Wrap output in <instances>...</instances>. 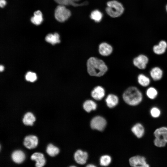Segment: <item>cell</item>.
Listing matches in <instances>:
<instances>
[{"label":"cell","mask_w":167,"mask_h":167,"mask_svg":"<svg viewBox=\"0 0 167 167\" xmlns=\"http://www.w3.org/2000/svg\"><path fill=\"white\" fill-rule=\"evenodd\" d=\"M87 70L91 76L101 77L107 71L108 68L102 60L95 57H91L87 60Z\"/></svg>","instance_id":"6da1fadb"},{"label":"cell","mask_w":167,"mask_h":167,"mask_svg":"<svg viewBox=\"0 0 167 167\" xmlns=\"http://www.w3.org/2000/svg\"><path fill=\"white\" fill-rule=\"evenodd\" d=\"M122 98L124 101L128 105L135 106L141 102L143 95L136 87L132 86L128 88L124 91Z\"/></svg>","instance_id":"7a4b0ae2"},{"label":"cell","mask_w":167,"mask_h":167,"mask_svg":"<svg viewBox=\"0 0 167 167\" xmlns=\"http://www.w3.org/2000/svg\"><path fill=\"white\" fill-rule=\"evenodd\" d=\"M106 11L107 14L111 17L115 18L120 16L124 10L122 5L115 0L109 1L107 3Z\"/></svg>","instance_id":"3957f363"},{"label":"cell","mask_w":167,"mask_h":167,"mask_svg":"<svg viewBox=\"0 0 167 167\" xmlns=\"http://www.w3.org/2000/svg\"><path fill=\"white\" fill-rule=\"evenodd\" d=\"M155 137L154 145L158 147H163L167 143V127H162L157 129L154 133Z\"/></svg>","instance_id":"277c9868"},{"label":"cell","mask_w":167,"mask_h":167,"mask_svg":"<svg viewBox=\"0 0 167 167\" xmlns=\"http://www.w3.org/2000/svg\"><path fill=\"white\" fill-rule=\"evenodd\" d=\"M54 15L57 20L62 22L69 18L71 15V12L64 6L60 5L58 6L55 9Z\"/></svg>","instance_id":"5b68a950"},{"label":"cell","mask_w":167,"mask_h":167,"mask_svg":"<svg viewBox=\"0 0 167 167\" xmlns=\"http://www.w3.org/2000/svg\"><path fill=\"white\" fill-rule=\"evenodd\" d=\"M106 124V122L105 119L100 116L94 117L90 123V126L92 129L101 131L104 129Z\"/></svg>","instance_id":"8992f818"},{"label":"cell","mask_w":167,"mask_h":167,"mask_svg":"<svg viewBox=\"0 0 167 167\" xmlns=\"http://www.w3.org/2000/svg\"><path fill=\"white\" fill-rule=\"evenodd\" d=\"M130 165L133 167H149L145 158L143 156H136L131 157L129 160Z\"/></svg>","instance_id":"52a82bcc"},{"label":"cell","mask_w":167,"mask_h":167,"mask_svg":"<svg viewBox=\"0 0 167 167\" xmlns=\"http://www.w3.org/2000/svg\"><path fill=\"white\" fill-rule=\"evenodd\" d=\"M148 62L147 57L143 54H140L134 59L133 63L138 68L144 69L146 67Z\"/></svg>","instance_id":"ba28073f"},{"label":"cell","mask_w":167,"mask_h":167,"mask_svg":"<svg viewBox=\"0 0 167 167\" xmlns=\"http://www.w3.org/2000/svg\"><path fill=\"white\" fill-rule=\"evenodd\" d=\"M38 143V139L36 136L33 135H29L25 138L24 144L27 148L32 149L35 148Z\"/></svg>","instance_id":"9c48e42d"},{"label":"cell","mask_w":167,"mask_h":167,"mask_svg":"<svg viewBox=\"0 0 167 167\" xmlns=\"http://www.w3.org/2000/svg\"><path fill=\"white\" fill-rule=\"evenodd\" d=\"M88 158V154L80 150H77L74 154V159L76 162L80 165L85 164Z\"/></svg>","instance_id":"30bf717a"},{"label":"cell","mask_w":167,"mask_h":167,"mask_svg":"<svg viewBox=\"0 0 167 167\" xmlns=\"http://www.w3.org/2000/svg\"><path fill=\"white\" fill-rule=\"evenodd\" d=\"M105 90L102 87L98 86L95 87L92 91V96L95 100H100L105 95Z\"/></svg>","instance_id":"8fae6325"},{"label":"cell","mask_w":167,"mask_h":167,"mask_svg":"<svg viewBox=\"0 0 167 167\" xmlns=\"http://www.w3.org/2000/svg\"><path fill=\"white\" fill-rule=\"evenodd\" d=\"M113 50L112 46L106 42L101 43L99 46V53L103 56H109L112 53Z\"/></svg>","instance_id":"7c38bea8"},{"label":"cell","mask_w":167,"mask_h":167,"mask_svg":"<svg viewBox=\"0 0 167 167\" xmlns=\"http://www.w3.org/2000/svg\"><path fill=\"white\" fill-rule=\"evenodd\" d=\"M32 160L35 161V166L37 167L43 166L45 163V160L43 154L39 152H35L31 157Z\"/></svg>","instance_id":"4fadbf2b"},{"label":"cell","mask_w":167,"mask_h":167,"mask_svg":"<svg viewBox=\"0 0 167 167\" xmlns=\"http://www.w3.org/2000/svg\"><path fill=\"white\" fill-rule=\"evenodd\" d=\"M11 158L15 162L19 164L24 161L25 155L22 151L19 150H16L12 153Z\"/></svg>","instance_id":"5bb4252c"},{"label":"cell","mask_w":167,"mask_h":167,"mask_svg":"<svg viewBox=\"0 0 167 167\" xmlns=\"http://www.w3.org/2000/svg\"><path fill=\"white\" fill-rule=\"evenodd\" d=\"M167 47V43L166 42L164 41H161L158 45L153 46V51L156 54H162L165 52Z\"/></svg>","instance_id":"9a60e30c"},{"label":"cell","mask_w":167,"mask_h":167,"mask_svg":"<svg viewBox=\"0 0 167 167\" xmlns=\"http://www.w3.org/2000/svg\"><path fill=\"white\" fill-rule=\"evenodd\" d=\"M131 131L133 134L139 138L142 137L144 133V129L140 123L135 124L132 128Z\"/></svg>","instance_id":"2e32d148"},{"label":"cell","mask_w":167,"mask_h":167,"mask_svg":"<svg viewBox=\"0 0 167 167\" xmlns=\"http://www.w3.org/2000/svg\"><path fill=\"white\" fill-rule=\"evenodd\" d=\"M107 106L110 108H113L118 103V96L113 94L108 95L105 99Z\"/></svg>","instance_id":"e0dca14e"},{"label":"cell","mask_w":167,"mask_h":167,"mask_svg":"<svg viewBox=\"0 0 167 167\" xmlns=\"http://www.w3.org/2000/svg\"><path fill=\"white\" fill-rule=\"evenodd\" d=\"M150 75L152 78L155 81L160 80L163 76V71L158 67L152 68L150 71Z\"/></svg>","instance_id":"ac0fdd59"},{"label":"cell","mask_w":167,"mask_h":167,"mask_svg":"<svg viewBox=\"0 0 167 167\" xmlns=\"http://www.w3.org/2000/svg\"><path fill=\"white\" fill-rule=\"evenodd\" d=\"M45 41L52 45H54L60 42L59 36L57 33L48 34L45 37Z\"/></svg>","instance_id":"d6986e66"},{"label":"cell","mask_w":167,"mask_h":167,"mask_svg":"<svg viewBox=\"0 0 167 167\" xmlns=\"http://www.w3.org/2000/svg\"><path fill=\"white\" fill-rule=\"evenodd\" d=\"M36 118L33 114L31 112H28L24 115L23 122L26 125L32 126Z\"/></svg>","instance_id":"ffe728a7"},{"label":"cell","mask_w":167,"mask_h":167,"mask_svg":"<svg viewBox=\"0 0 167 167\" xmlns=\"http://www.w3.org/2000/svg\"><path fill=\"white\" fill-rule=\"evenodd\" d=\"M31 22L36 25H39L43 21L42 15L41 12L39 10L34 12V16L31 19Z\"/></svg>","instance_id":"44dd1931"},{"label":"cell","mask_w":167,"mask_h":167,"mask_svg":"<svg viewBox=\"0 0 167 167\" xmlns=\"http://www.w3.org/2000/svg\"><path fill=\"white\" fill-rule=\"evenodd\" d=\"M83 107L86 112H89L92 110L96 109L97 105L94 101L92 100H87L84 102Z\"/></svg>","instance_id":"7402d4cb"},{"label":"cell","mask_w":167,"mask_h":167,"mask_svg":"<svg viewBox=\"0 0 167 167\" xmlns=\"http://www.w3.org/2000/svg\"><path fill=\"white\" fill-rule=\"evenodd\" d=\"M137 80L139 84L143 87L147 86L150 83L149 78L143 74L138 75Z\"/></svg>","instance_id":"603a6c76"},{"label":"cell","mask_w":167,"mask_h":167,"mask_svg":"<svg viewBox=\"0 0 167 167\" xmlns=\"http://www.w3.org/2000/svg\"><path fill=\"white\" fill-rule=\"evenodd\" d=\"M59 149L52 144H49L47 148L46 152L51 156H54L59 152Z\"/></svg>","instance_id":"cb8c5ba5"},{"label":"cell","mask_w":167,"mask_h":167,"mask_svg":"<svg viewBox=\"0 0 167 167\" xmlns=\"http://www.w3.org/2000/svg\"><path fill=\"white\" fill-rule=\"evenodd\" d=\"M91 19L96 22H99L101 21L102 17V13L98 10H95L92 11L90 15Z\"/></svg>","instance_id":"d4e9b609"},{"label":"cell","mask_w":167,"mask_h":167,"mask_svg":"<svg viewBox=\"0 0 167 167\" xmlns=\"http://www.w3.org/2000/svg\"><path fill=\"white\" fill-rule=\"evenodd\" d=\"M158 92L154 88L151 87L148 88L146 91V95L150 99H153L156 98Z\"/></svg>","instance_id":"484cf974"},{"label":"cell","mask_w":167,"mask_h":167,"mask_svg":"<svg viewBox=\"0 0 167 167\" xmlns=\"http://www.w3.org/2000/svg\"><path fill=\"white\" fill-rule=\"evenodd\" d=\"M100 165L102 166H107L111 163V159L109 155H105L101 157L100 159Z\"/></svg>","instance_id":"4316f807"},{"label":"cell","mask_w":167,"mask_h":167,"mask_svg":"<svg viewBox=\"0 0 167 167\" xmlns=\"http://www.w3.org/2000/svg\"><path fill=\"white\" fill-rule=\"evenodd\" d=\"M150 113L153 117L155 118H157L160 115L161 111L158 108L154 107L151 109Z\"/></svg>","instance_id":"83f0119b"},{"label":"cell","mask_w":167,"mask_h":167,"mask_svg":"<svg viewBox=\"0 0 167 167\" xmlns=\"http://www.w3.org/2000/svg\"><path fill=\"white\" fill-rule=\"evenodd\" d=\"M36 76L35 73L31 72L29 77V81L33 82L36 79Z\"/></svg>","instance_id":"f1b7e54d"},{"label":"cell","mask_w":167,"mask_h":167,"mask_svg":"<svg viewBox=\"0 0 167 167\" xmlns=\"http://www.w3.org/2000/svg\"><path fill=\"white\" fill-rule=\"evenodd\" d=\"M6 4V2L5 0H0V6L2 8L3 7L5 6Z\"/></svg>","instance_id":"f546056e"},{"label":"cell","mask_w":167,"mask_h":167,"mask_svg":"<svg viewBox=\"0 0 167 167\" xmlns=\"http://www.w3.org/2000/svg\"><path fill=\"white\" fill-rule=\"evenodd\" d=\"M86 166L88 167H96L95 165H94L93 164H88Z\"/></svg>","instance_id":"4dcf8cb0"},{"label":"cell","mask_w":167,"mask_h":167,"mask_svg":"<svg viewBox=\"0 0 167 167\" xmlns=\"http://www.w3.org/2000/svg\"><path fill=\"white\" fill-rule=\"evenodd\" d=\"M4 69V67L2 65H0V70L1 71H3Z\"/></svg>","instance_id":"1f68e13d"},{"label":"cell","mask_w":167,"mask_h":167,"mask_svg":"<svg viewBox=\"0 0 167 167\" xmlns=\"http://www.w3.org/2000/svg\"><path fill=\"white\" fill-rule=\"evenodd\" d=\"M166 11H167V5L166 6Z\"/></svg>","instance_id":"d6a6232c"}]
</instances>
